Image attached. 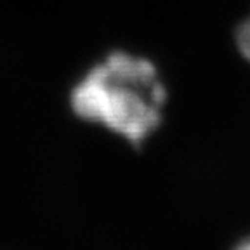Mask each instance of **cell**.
<instances>
[{
    "label": "cell",
    "mask_w": 250,
    "mask_h": 250,
    "mask_svg": "<svg viewBox=\"0 0 250 250\" xmlns=\"http://www.w3.org/2000/svg\"><path fill=\"white\" fill-rule=\"evenodd\" d=\"M236 250H250V240H249V242H245V243H242V245H240Z\"/></svg>",
    "instance_id": "cell-3"
},
{
    "label": "cell",
    "mask_w": 250,
    "mask_h": 250,
    "mask_svg": "<svg viewBox=\"0 0 250 250\" xmlns=\"http://www.w3.org/2000/svg\"><path fill=\"white\" fill-rule=\"evenodd\" d=\"M165 87L148 59L115 52L90 70L71 92V108L141 146L162 122Z\"/></svg>",
    "instance_id": "cell-1"
},
{
    "label": "cell",
    "mask_w": 250,
    "mask_h": 250,
    "mask_svg": "<svg viewBox=\"0 0 250 250\" xmlns=\"http://www.w3.org/2000/svg\"><path fill=\"white\" fill-rule=\"evenodd\" d=\"M236 42H238V49L243 54V58L250 61V18H247L238 28L236 33Z\"/></svg>",
    "instance_id": "cell-2"
}]
</instances>
